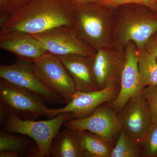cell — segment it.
<instances>
[{
    "instance_id": "obj_1",
    "label": "cell",
    "mask_w": 157,
    "mask_h": 157,
    "mask_svg": "<svg viewBox=\"0 0 157 157\" xmlns=\"http://www.w3.org/2000/svg\"><path fill=\"white\" fill-rule=\"evenodd\" d=\"M74 0H32L6 16L0 17V34L35 35L61 27L74 28Z\"/></svg>"
},
{
    "instance_id": "obj_2",
    "label": "cell",
    "mask_w": 157,
    "mask_h": 157,
    "mask_svg": "<svg viewBox=\"0 0 157 157\" xmlns=\"http://www.w3.org/2000/svg\"><path fill=\"white\" fill-rule=\"evenodd\" d=\"M114 19L110 44L124 46L132 42L140 49L157 31V12L141 4L126 3L117 6Z\"/></svg>"
},
{
    "instance_id": "obj_3",
    "label": "cell",
    "mask_w": 157,
    "mask_h": 157,
    "mask_svg": "<svg viewBox=\"0 0 157 157\" xmlns=\"http://www.w3.org/2000/svg\"><path fill=\"white\" fill-rule=\"evenodd\" d=\"M74 28L97 51L110 45L114 29V8L101 3L74 2Z\"/></svg>"
},
{
    "instance_id": "obj_4",
    "label": "cell",
    "mask_w": 157,
    "mask_h": 157,
    "mask_svg": "<svg viewBox=\"0 0 157 157\" xmlns=\"http://www.w3.org/2000/svg\"><path fill=\"white\" fill-rule=\"evenodd\" d=\"M1 121L7 132L28 136L36 142L39 157H49L54 138L67 121L73 118L70 113H61L47 121L24 120L0 110Z\"/></svg>"
},
{
    "instance_id": "obj_5",
    "label": "cell",
    "mask_w": 157,
    "mask_h": 157,
    "mask_svg": "<svg viewBox=\"0 0 157 157\" xmlns=\"http://www.w3.org/2000/svg\"><path fill=\"white\" fill-rule=\"evenodd\" d=\"M45 102L28 92L0 79V110L24 120H36L41 116L54 117L56 109L48 108Z\"/></svg>"
},
{
    "instance_id": "obj_6",
    "label": "cell",
    "mask_w": 157,
    "mask_h": 157,
    "mask_svg": "<svg viewBox=\"0 0 157 157\" xmlns=\"http://www.w3.org/2000/svg\"><path fill=\"white\" fill-rule=\"evenodd\" d=\"M0 77L46 103H65L61 97L54 92L41 80L31 62L20 60L13 64L1 65Z\"/></svg>"
},
{
    "instance_id": "obj_7",
    "label": "cell",
    "mask_w": 157,
    "mask_h": 157,
    "mask_svg": "<svg viewBox=\"0 0 157 157\" xmlns=\"http://www.w3.org/2000/svg\"><path fill=\"white\" fill-rule=\"evenodd\" d=\"M41 80L50 90L61 97L65 104L71 101L76 91L73 78L59 58L47 52L32 62Z\"/></svg>"
},
{
    "instance_id": "obj_8",
    "label": "cell",
    "mask_w": 157,
    "mask_h": 157,
    "mask_svg": "<svg viewBox=\"0 0 157 157\" xmlns=\"http://www.w3.org/2000/svg\"><path fill=\"white\" fill-rule=\"evenodd\" d=\"M63 125L78 132H91L104 138L111 144L122 130L117 113L110 104L105 103L87 116L70 119Z\"/></svg>"
},
{
    "instance_id": "obj_9",
    "label": "cell",
    "mask_w": 157,
    "mask_h": 157,
    "mask_svg": "<svg viewBox=\"0 0 157 157\" xmlns=\"http://www.w3.org/2000/svg\"><path fill=\"white\" fill-rule=\"evenodd\" d=\"M42 43L47 52L57 56L79 55L94 56L96 51L84 42L75 29L61 27L32 35Z\"/></svg>"
},
{
    "instance_id": "obj_10",
    "label": "cell",
    "mask_w": 157,
    "mask_h": 157,
    "mask_svg": "<svg viewBox=\"0 0 157 157\" xmlns=\"http://www.w3.org/2000/svg\"><path fill=\"white\" fill-rule=\"evenodd\" d=\"M125 45L110 44L96 51L93 69L97 90L113 82L120 84L126 61Z\"/></svg>"
},
{
    "instance_id": "obj_11",
    "label": "cell",
    "mask_w": 157,
    "mask_h": 157,
    "mask_svg": "<svg viewBox=\"0 0 157 157\" xmlns=\"http://www.w3.org/2000/svg\"><path fill=\"white\" fill-rule=\"evenodd\" d=\"M118 116L122 131L140 144L152 124L148 104L141 93L131 98Z\"/></svg>"
},
{
    "instance_id": "obj_12",
    "label": "cell",
    "mask_w": 157,
    "mask_h": 157,
    "mask_svg": "<svg viewBox=\"0 0 157 157\" xmlns=\"http://www.w3.org/2000/svg\"><path fill=\"white\" fill-rule=\"evenodd\" d=\"M119 90V83L113 82L101 90L76 91L65 107L56 109L57 113H70L73 118L87 116L102 104L114 100Z\"/></svg>"
},
{
    "instance_id": "obj_13",
    "label": "cell",
    "mask_w": 157,
    "mask_h": 157,
    "mask_svg": "<svg viewBox=\"0 0 157 157\" xmlns=\"http://www.w3.org/2000/svg\"><path fill=\"white\" fill-rule=\"evenodd\" d=\"M126 61L121 76L120 90L117 97L110 105L117 113L131 98L141 93L137 62V46L129 42L125 45Z\"/></svg>"
},
{
    "instance_id": "obj_14",
    "label": "cell",
    "mask_w": 157,
    "mask_h": 157,
    "mask_svg": "<svg viewBox=\"0 0 157 157\" xmlns=\"http://www.w3.org/2000/svg\"><path fill=\"white\" fill-rule=\"evenodd\" d=\"M0 48L14 54L21 60L31 63L47 52L39 40L21 33L0 34Z\"/></svg>"
},
{
    "instance_id": "obj_15",
    "label": "cell",
    "mask_w": 157,
    "mask_h": 157,
    "mask_svg": "<svg viewBox=\"0 0 157 157\" xmlns=\"http://www.w3.org/2000/svg\"><path fill=\"white\" fill-rule=\"evenodd\" d=\"M94 56L79 55L58 56L73 78L76 91L98 90L93 69Z\"/></svg>"
},
{
    "instance_id": "obj_16",
    "label": "cell",
    "mask_w": 157,
    "mask_h": 157,
    "mask_svg": "<svg viewBox=\"0 0 157 157\" xmlns=\"http://www.w3.org/2000/svg\"><path fill=\"white\" fill-rule=\"evenodd\" d=\"M52 157H85L80 132L66 128L54 138L49 151Z\"/></svg>"
},
{
    "instance_id": "obj_17",
    "label": "cell",
    "mask_w": 157,
    "mask_h": 157,
    "mask_svg": "<svg viewBox=\"0 0 157 157\" xmlns=\"http://www.w3.org/2000/svg\"><path fill=\"white\" fill-rule=\"evenodd\" d=\"M0 151L14 152L20 157H39V147L33 139L5 130L0 132Z\"/></svg>"
},
{
    "instance_id": "obj_18",
    "label": "cell",
    "mask_w": 157,
    "mask_h": 157,
    "mask_svg": "<svg viewBox=\"0 0 157 157\" xmlns=\"http://www.w3.org/2000/svg\"><path fill=\"white\" fill-rule=\"evenodd\" d=\"M137 62L141 88L157 84V59L144 48L137 49Z\"/></svg>"
},
{
    "instance_id": "obj_19",
    "label": "cell",
    "mask_w": 157,
    "mask_h": 157,
    "mask_svg": "<svg viewBox=\"0 0 157 157\" xmlns=\"http://www.w3.org/2000/svg\"><path fill=\"white\" fill-rule=\"evenodd\" d=\"M80 132L86 157H110L112 144L98 135L87 131Z\"/></svg>"
},
{
    "instance_id": "obj_20",
    "label": "cell",
    "mask_w": 157,
    "mask_h": 157,
    "mask_svg": "<svg viewBox=\"0 0 157 157\" xmlns=\"http://www.w3.org/2000/svg\"><path fill=\"white\" fill-rule=\"evenodd\" d=\"M141 157L140 144L130 138L121 130L113 147L110 157Z\"/></svg>"
},
{
    "instance_id": "obj_21",
    "label": "cell",
    "mask_w": 157,
    "mask_h": 157,
    "mask_svg": "<svg viewBox=\"0 0 157 157\" xmlns=\"http://www.w3.org/2000/svg\"><path fill=\"white\" fill-rule=\"evenodd\" d=\"M140 146L141 157H157V123L152 124Z\"/></svg>"
},
{
    "instance_id": "obj_22",
    "label": "cell",
    "mask_w": 157,
    "mask_h": 157,
    "mask_svg": "<svg viewBox=\"0 0 157 157\" xmlns=\"http://www.w3.org/2000/svg\"><path fill=\"white\" fill-rule=\"evenodd\" d=\"M141 94L148 104L152 123H157V84L144 88Z\"/></svg>"
},
{
    "instance_id": "obj_23",
    "label": "cell",
    "mask_w": 157,
    "mask_h": 157,
    "mask_svg": "<svg viewBox=\"0 0 157 157\" xmlns=\"http://www.w3.org/2000/svg\"><path fill=\"white\" fill-rule=\"evenodd\" d=\"M32 0H0V17L6 16L20 9Z\"/></svg>"
},
{
    "instance_id": "obj_24",
    "label": "cell",
    "mask_w": 157,
    "mask_h": 157,
    "mask_svg": "<svg viewBox=\"0 0 157 157\" xmlns=\"http://www.w3.org/2000/svg\"><path fill=\"white\" fill-rule=\"evenodd\" d=\"M100 3L113 8L126 3H137L146 6L157 12V0H105Z\"/></svg>"
},
{
    "instance_id": "obj_25",
    "label": "cell",
    "mask_w": 157,
    "mask_h": 157,
    "mask_svg": "<svg viewBox=\"0 0 157 157\" xmlns=\"http://www.w3.org/2000/svg\"><path fill=\"white\" fill-rule=\"evenodd\" d=\"M144 48L157 59V31L149 38L145 43Z\"/></svg>"
},
{
    "instance_id": "obj_26",
    "label": "cell",
    "mask_w": 157,
    "mask_h": 157,
    "mask_svg": "<svg viewBox=\"0 0 157 157\" xmlns=\"http://www.w3.org/2000/svg\"><path fill=\"white\" fill-rule=\"evenodd\" d=\"M20 155L17 153L10 151H0V157H19Z\"/></svg>"
},
{
    "instance_id": "obj_27",
    "label": "cell",
    "mask_w": 157,
    "mask_h": 157,
    "mask_svg": "<svg viewBox=\"0 0 157 157\" xmlns=\"http://www.w3.org/2000/svg\"><path fill=\"white\" fill-rule=\"evenodd\" d=\"M105 0H74L76 3H101Z\"/></svg>"
}]
</instances>
